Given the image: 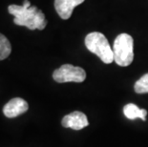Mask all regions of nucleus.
<instances>
[{
    "label": "nucleus",
    "mask_w": 148,
    "mask_h": 147,
    "mask_svg": "<svg viewBox=\"0 0 148 147\" xmlns=\"http://www.w3.org/2000/svg\"><path fill=\"white\" fill-rule=\"evenodd\" d=\"M123 113L125 117L129 118V120L141 118L143 120H145L147 116V111L145 109L138 108L136 104H133V103H129V104H126L124 106Z\"/></svg>",
    "instance_id": "6e6552de"
},
{
    "label": "nucleus",
    "mask_w": 148,
    "mask_h": 147,
    "mask_svg": "<svg viewBox=\"0 0 148 147\" xmlns=\"http://www.w3.org/2000/svg\"><path fill=\"white\" fill-rule=\"evenodd\" d=\"M53 77L56 82H83L86 79V73L82 68L71 64H64L53 72Z\"/></svg>",
    "instance_id": "20e7f679"
},
{
    "label": "nucleus",
    "mask_w": 148,
    "mask_h": 147,
    "mask_svg": "<svg viewBox=\"0 0 148 147\" xmlns=\"http://www.w3.org/2000/svg\"><path fill=\"white\" fill-rule=\"evenodd\" d=\"M85 45L91 53L97 55L102 62L110 64L114 61V52L105 36L99 32H93L85 37Z\"/></svg>",
    "instance_id": "f03ea898"
},
{
    "label": "nucleus",
    "mask_w": 148,
    "mask_h": 147,
    "mask_svg": "<svg viewBox=\"0 0 148 147\" xmlns=\"http://www.w3.org/2000/svg\"><path fill=\"white\" fill-rule=\"evenodd\" d=\"M12 52V46L10 41L5 36L0 34V60L7 58Z\"/></svg>",
    "instance_id": "1a4fd4ad"
},
{
    "label": "nucleus",
    "mask_w": 148,
    "mask_h": 147,
    "mask_svg": "<svg viewBox=\"0 0 148 147\" xmlns=\"http://www.w3.org/2000/svg\"><path fill=\"white\" fill-rule=\"evenodd\" d=\"M113 52L114 61L119 66H129L134 59V40L130 34H119L113 45Z\"/></svg>",
    "instance_id": "7ed1b4c3"
},
{
    "label": "nucleus",
    "mask_w": 148,
    "mask_h": 147,
    "mask_svg": "<svg viewBox=\"0 0 148 147\" xmlns=\"http://www.w3.org/2000/svg\"><path fill=\"white\" fill-rule=\"evenodd\" d=\"M28 108L29 105L26 101L20 98H14L4 106L3 113L7 118H15L27 112Z\"/></svg>",
    "instance_id": "423d86ee"
},
{
    "label": "nucleus",
    "mask_w": 148,
    "mask_h": 147,
    "mask_svg": "<svg viewBox=\"0 0 148 147\" xmlns=\"http://www.w3.org/2000/svg\"><path fill=\"white\" fill-rule=\"evenodd\" d=\"M8 11L14 16V22L18 26H25L30 30H43L47 20L43 12L36 6H31L29 0H24L23 5H10Z\"/></svg>",
    "instance_id": "f257e3e1"
},
{
    "label": "nucleus",
    "mask_w": 148,
    "mask_h": 147,
    "mask_svg": "<svg viewBox=\"0 0 148 147\" xmlns=\"http://www.w3.org/2000/svg\"><path fill=\"white\" fill-rule=\"evenodd\" d=\"M84 0H55V8L62 19L71 17L74 9L83 3Z\"/></svg>",
    "instance_id": "0eeeda50"
},
{
    "label": "nucleus",
    "mask_w": 148,
    "mask_h": 147,
    "mask_svg": "<svg viewBox=\"0 0 148 147\" xmlns=\"http://www.w3.org/2000/svg\"><path fill=\"white\" fill-rule=\"evenodd\" d=\"M62 126L65 128H71L74 130H81L89 125L88 122L87 116L82 112L79 111H75L72 112L71 114L62 118L61 121Z\"/></svg>",
    "instance_id": "39448f33"
},
{
    "label": "nucleus",
    "mask_w": 148,
    "mask_h": 147,
    "mask_svg": "<svg viewBox=\"0 0 148 147\" xmlns=\"http://www.w3.org/2000/svg\"><path fill=\"white\" fill-rule=\"evenodd\" d=\"M135 92L138 94L148 93V74H145L138 79L134 86Z\"/></svg>",
    "instance_id": "9d476101"
}]
</instances>
